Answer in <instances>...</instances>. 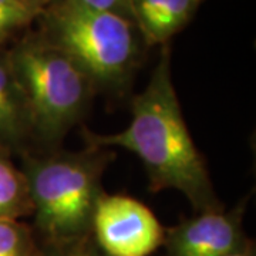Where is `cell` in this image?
Segmentation results:
<instances>
[{
    "label": "cell",
    "mask_w": 256,
    "mask_h": 256,
    "mask_svg": "<svg viewBox=\"0 0 256 256\" xmlns=\"http://www.w3.org/2000/svg\"><path fill=\"white\" fill-rule=\"evenodd\" d=\"M132 118L122 131L96 134L82 130L87 146L134 152L142 161L152 194L176 190L195 212L225 210L210 181L206 162L184 120L171 74V48L161 46L146 87L132 98Z\"/></svg>",
    "instance_id": "1"
},
{
    "label": "cell",
    "mask_w": 256,
    "mask_h": 256,
    "mask_svg": "<svg viewBox=\"0 0 256 256\" xmlns=\"http://www.w3.org/2000/svg\"><path fill=\"white\" fill-rule=\"evenodd\" d=\"M22 171L33 204V229L40 242L92 235L101 180L116 158L112 148L87 146L80 151H28Z\"/></svg>",
    "instance_id": "2"
},
{
    "label": "cell",
    "mask_w": 256,
    "mask_h": 256,
    "mask_svg": "<svg viewBox=\"0 0 256 256\" xmlns=\"http://www.w3.org/2000/svg\"><path fill=\"white\" fill-rule=\"evenodd\" d=\"M36 32L88 76L97 92L127 87L142 56L144 38L134 22L60 0L43 10Z\"/></svg>",
    "instance_id": "3"
},
{
    "label": "cell",
    "mask_w": 256,
    "mask_h": 256,
    "mask_svg": "<svg viewBox=\"0 0 256 256\" xmlns=\"http://www.w3.org/2000/svg\"><path fill=\"white\" fill-rule=\"evenodd\" d=\"M9 63L28 102L33 146L57 150L80 122L96 86L70 57L37 32L26 33L8 50Z\"/></svg>",
    "instance_id": "4"
},
{
    "label": "cell",
    "mask_w": 256,
    "mask_h": 256,
    "mask_svg": "<svg viewBox=\"0 0 256 256\" xmlns=\"http://www.w3.org/2000/svg\"><path fill=\"white\" fill-rule=\"evenodd\" d=\"M92 235L107 256H150L162 246L165 228L141 201L102 192L94 210Z\"/></svg>",
    "instance_id": "5"
},
{
    "label": "cell",
    "mask_w": 256,
    "mask_h": 256,
    "mask_svg": "<svg viewBox=\"0 0 256 256\" xmlns=\"http://www.w3.org/2000/svg\"><path fill=\"white\" fill-rule=\"evenodd\" d=\"M245 201L234 210L196 212L165 229L164 256H228L250 242L244 232Z\"/></svg>",
    "instance_id": "6"
},
{
    "label": "cell",
    "mask_w": 256,
    "mask_h": 256,
    "mask_svg": "<svg viewBox=\"0 0 256 256\" xmlns=\"http://www.w3.org/2000/svg\"><path fill=\"white\" fill-rule=\"evenodd\" d=\"M0 144L18 156L32 151L33 146L28 102L3 47H0Z\"/></svg>",
    "instance_id": "7"
},
{
    "label": "cell",
    "mask_w": 256,
    "mask_h": 256,
    "mask_svg": "<svg viewBox=\"0 0 256 256\" xmlns=\"http://www.w3.org/2000/svg\"><path fill=\"white\" fill-rule=\"evenodd\" d=\"M202 0H131L132 20L146 46H164L194 18Z\"/></svg>",
    "instance_id": "8"
},
{
    "label": "cell",
    "mask_w": 256,
    "mask_h": 256,
    "mask_svg": "<svg viewBox=\"0 0 256 256\" xmlns=\"http://www.w3.org/2000/svg\"><path fill=\"white\" fill-rule=\"evenodd\" d=\"M33 215L28 178L12 160V151L0 144V220Z\"/></svg>",
    "instance_id": "9"
},
{
    "label": "cell",
    "mask_w": 256,
    "mask_h": 256,
    "mask_svg": "<svg viewBox=\"0 0 256 256\" xmlns=\"http://www.w3.org/2000/svg\"><path fill=\"white\" fill-rule=\"evenodd\" d=\"M0 256H42L33 226L22 220H0Z\"/></svg>",
    "instance_id": "10"
},
{
    "label": "cell",
    "mask_w": 256,
    "mask_h": 256,
    "mask_svg": "<svg viewBox=\"0 0 256 256\" xmlns=\"http://www.w3.org/2000/svg\"><path fill=\"white\" fill-rule=\"evenodd\" d=\"M40 245L42 256H107L96 244L92 235L60 242H40Z\"/></svg>",
    "instance_id": "11"
},
{
    "label": "cell",
    "mask_w": 256,
    "mask_h": 256,
    "mask_svg": "<svg viewBox=\"0 0 256 256\" xmlns=\"http://www.w3.org/2000/svg\"><path fill=\"white\" fill-rule=\"evenodd\" d=\"M36 12L0 4V47L14 36L18 32L28 28L37 18Z\"/></svg>",
    "instance_id": "12"
},
{
    "label": "cell",
    "mask_w": 256,
    "mask_h": 256,
    "mask_svg": "<svg viewBox=\"0 0 256 256\" xmlns=\"http://www.w3.org/2000/svg\"><path fill=\"white\" fill-rule=\"evenodd\" d=\"M87 9L96 12H107L121 18L132 20V10H131V0H73Z\"/></svg>",
    "instance_id": "13"
},
{
    "label": "cell",
    "mask_w": 256,
    "mask_h": 256,
    "mask_svg": "<svg viewBox=\"0 0 256 256\" xmlns=\"http://www.w3.org/2000/svg\"><path fill=\"white\" fill-rule=\"evenodd\" d=\"M24 8H28V9L33 10V12H36V13H42L43 10L48 9L50 6H53L56 4L57 2H60V0H18Z\"/></svg>",
    "instance_id": "14"
},
{
    "label": "cell",
    "mask_w": 256,
    "mask_h": 256,
    "mask_svg": "<svg viewBox=\"0 0 256 256\" xmlns=\"http://www.w3.org/2000/svg\"><path fill=\"white\" fill-rule=\"evenodd\" d=\"M228 256H256L255 245H254V242L250 240L246 246H244L242 249H239V250H236V252H234V254H230V255Z\"/></svg>",
    "instance_id": "15"
},
{
    "label": "cell",
    "mask_w": 256,
    "mask_h": 256,
    "mask_svg": "<svg viewBox=\"0 0 256 256\" xmlns=\"http://www.w3.org/2000/svg\"><path fill=\"white\" fill-rule=\"evenodd\" d=\"M0 4H8V6H18V8H24L18 0H0ZM24 9H28V8H24ZM30 10V9H28ZM33 12V10H32ZM38 14V13H37Z\"/></svg>",
    "instance_id": "16"
}]
</instances>
